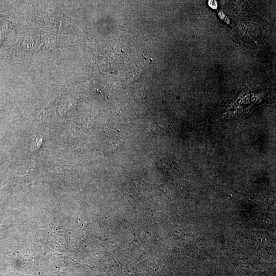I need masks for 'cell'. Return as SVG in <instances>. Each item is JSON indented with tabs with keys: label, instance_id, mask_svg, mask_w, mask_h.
Instances as JSON below:
<instances>
[{
	"label": "cell",
	"instance_id": "6da1fadb",
	"mask_svg": "<svg viewBox=\"0 0 276 276\" xmlns=\"http://www.w3.org/2000/svg\"><path fill=\"white\" fill-rule=\"evenodd\" d=\"M208 4L209 6L212 8V9H216L217 8V2L216 1H215V0H210V1H209Z\"/></svg>",
	"mask_w": 276,
	"mask_h": 276
},
{
	"label": "cell",
	"instance_id": "7a4b0ae2",
	"mask_svg": "<svg viewBox=\"0 0 276 276\" xmlns=\"http://www.w3.org/2000/svg\"><path fill=\"white\" fill-rule=\"evenodd\" d=\"M219 16L220 17V18L223 20V21H225V22H226V23H228L229 24V22H230V21L229 19L228 18V17H227L225 14L223 13L222 12H219Z\"/></svg>",
	"mask_w": 276,
	"mask_h": 276
}]
</instances>
